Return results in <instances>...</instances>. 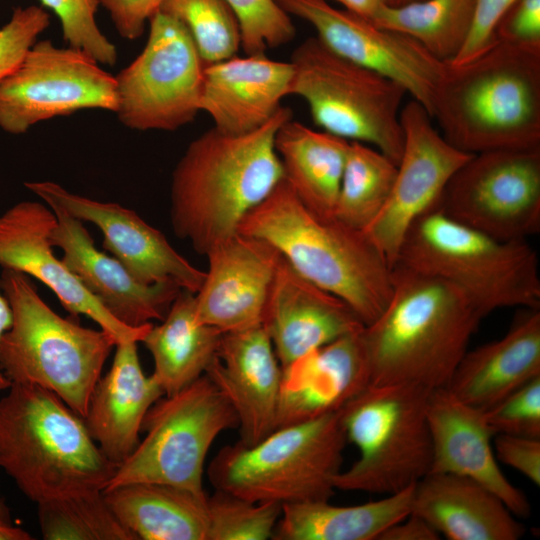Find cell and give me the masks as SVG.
Here are the masks:
<instances>
[{
	"label": "cell",
	"mask_w": 540,
	"mask_h": 540,
	"mask_svg": "<svg viewBox=\"0 0 540 540\" xmlns=\"http://www.w3.org/2000/svg\"><path fill=\"white\" fill-rule=\"evenodd\" d=\"M290 118L292 111L281 106L252 132L232 135L213 127L188 145L172 173L170 218L174 233L198 254L206 256L236 234L284 179L274 138Z\"/></svg>",
	"instance_id": "obj_1"
},
{
	"label": "cell",
	"mask_w": 540,
	"mask_h": 540,
	"mask_svg": "<svg viewBox=\"0 0 540 540\" xmlns=\"http://www.w3.org/2000/svg\"><path fill=\"white\" fill-rule=\"evenodd\" d=\"M482 319L457 286L395 264L391 297L362 330L370 383L447 387Z\"/></svg>",
	"instance_id": "obj_2"
},
{
	"label": "cell",
	"mask_w": 540,
	"mask_h": 540,
	"mask_svg": "<svg viewBox=\"0 0 540 540\" xmlns=\"http://www.w3.org/2000/svg\"><path fill=\"white\" fill-rule=\"evenodd\" d=\"M238 232L270 243L300 275L348 304L365 326L391 297L392 267L366 233L315 214L284 179Z\"/></svg>",
	"instance_id": "obj_3"
},
{
	"label": "cell",
	"mask_w": 540,
	"mask_h": 540,
	"mask_svg": "<svg viewBox=\"0 0 540 540\" xmlns=\"http://www.w3.org/2000/svg\"><path fill=\"white\" fill-rule=\"evenodd\" d=\"M432 118L466 153L540 148V52L497 42L469 62L446 63Z\"/></svg>",
	"instance_id": "obj_4"
},
{
	"label": "cell",
	"mask_w": 540,
	"mask_h": 540,
	"mask_svg": "<svg viewBox=\"0 0 540 540\" xmlns=\"http://www.w3.org/2000/svg\"><path fill=\"white\" fill-rule=\"evenodd\" d=\"M117 466L52 391L11 383L0 399V467L30 500L103 491Z\"/></svg>",
	"instance_id": "obj_5"
},
{
	"label": "cell",
	"mask_w": 540,
	"mask_h": 540,
	"mask_svg": "<svg viewBox=\"0 0 540 540\" xmlns=\"http://www.w3.org/2000/svg\"><path fill=\"white\" fill-rule=\"evenodd\" d=\"M0 288L12 311L0 339L2 372L11 383L52 391L84 418L115 339L57 314L22 272L2 269Z\"/></svg>",
	"instance_id": "obj_6"
},
{
	"label": "cell",
	"mask_w": 540,
	"mask_h": 540,
	"mask_svg": "<svg viewBox=\"0 0 540 540\" xmlns=\"http://www.w3.org/2000/svg\"><path fill=\"white\" fill-rule=\"evenodd\" d=\"M395 264L460 288L480 314L540 309L539 262L527 240H500L460 223L439 207L409 229Z\"/></svg>",
	"instance_id": "obj_7"
},
{
	"label": "cell",
	"mask_w": 540,
	"mask_h": 540,
	"mask_svg": "<svg viewBox=\"0 0 540 540\" xmlns=\"http://www.w3.org/2000/svg\"><path fill=\"white\" fill-rule=\"evenodd\" d=\"M347 442L340 412L275 429L254 445L221 448L207 474L215 489L255 502L329 501Z\"/></svg>",
	"instance_id": "obj_8"
},
{
	"label": "cell",
	"mask_w": 540,
	"mask_h": 540,
	"mask_svg": "<svg viewBox=\"0 0 540 540\" xmlns=\"http://www.w3.org/2000/svg\"><path fill=\"white\" fill-rule=\"evenodd\" d=\"M431 391L411 383H370L339 410L346 439L359 457L336 476V489L390 495L430 473Z\"/></svg>",
	"instance_id": "obj_9"
},
{
	"label": "cell",
	"mask_w": 540,
	"mask_h": 540,
	"mask_svg": "<svg viewBox=\"0 0 540 540\" xmlns=\"http://www.w3.org/2000/svg\"><path fill=\"white\" fill-rule=\"evenodd\" d=\"M290 63V94L306 101L318 127L371 144L398 164L404 145L401 103L407 93L400 84L339 56L317 36L299 44Z\"/></svg>",
	"instance_id": "obj_10"
},
{
	"label": "cell",
	"mask_w": 540,
	"mask_h": 540,
	"mask_svg": "<svg viewBox=\"0 0 540 540\" xmlns=\"http://www.w3.org/2000/svg\"><path fill=\"white\" fill-rule=\"evenodd\" d=\"M237 427L231 404L204 374L151 406L142 423L144 439L117 466L103 491L152 482L206 495L203 473L210 447L223 431Z\"/></svg>",
	"instance_id": "obj_11"
},
{
	"label": "cell",
	"mask_w": 540,
	"mask_h": 540,
	"mask_svg": "<svg viewBox=\"0 0 540 540\" xmlns=\"http://www.w3.org/2000/svg\"><path fill=\"white\" fill-rule=\"evenodd\" d=\"M149 22L143 50L115 76V113L130 129L175 131L200 111L205 64L181 21L158 11Z\"/></svg>",
	"instance_id": "obj_12"
},
{
	"label": "cell",
	"mask_w": 540,
	"mask_h": 540,
	"mask_svg": "<svg viewBox=\"0 0 540 540\" xmlns=\"http://www.w3.org/2000/svg\"><path fill=\"white\" fill-rule=\"evenodd\" d=\"M439 208L500 240L540 231V148L473 154L448 182Z\"/></svg>",
	"instance_id": "obj_13"
},
{
	"label": "cell",
	"mask_w": 540,
	"mask_h": 540,
	"mask_svg": "<svg viewBox=\"0 0 540 540\" xmlns=\"http://www.w3.org/2000/svg\"><path fill=\"white\" fill-rule=\"evenodd\" d=\"M83 109L116 112L115 76L83 51L36 41L0 82V128L23 134L33 125Z\"/></svg>",
	"instance_id": "obj_14"
},
{
	"label": "cell",
	"mask_w": 540,
	"mask_h": 540,
	"mask_svg": "<svg viewBox=\"0 0 540 540\" xmlns=\"http://www.w3.org/2000/svg\"><path fill=\"white\" fill-rule=\"evenodd\" d=\"M404 145L389 197L364 230L389 265H395L412 225L439 207L454 173L473 155L451 145L414 99L401 109Z\"/></svg>",
	"instance_id": "obj_15"
},
{
	"label": "cell",
	"mask_w": 540,
	"mask_h": 540,
	"mask_svg": "<svg viewBox=\"0 0 540 540\" xmlns=\"http://www.w3.org/2000/svg\"><path fill=\"white\" fill-rule=\"evenodd\" d=\"M288 14L311 24L333 52L400 84L432 117L433 101L446 63L404 34L372 22L327 0H275Z\"/></svg>",
	"instance_id": "obj_16"
},
{
	"label": "cell",
	"mask_w": 540,
	"mask_h": 540,
	"mask_svg": "<svg viewBox=\"0 0 540 540\" xmlns=\"http://www.w3.org/2000/svg\"><path fill=\"white\" fill-rule=\"evenodd\" d=\"M25 186L45 203H55L82 222L96 225L103 234L104 248L139 282L174 283L194 294L202 286L205 272L133 210L74 194L50 181L26 182Z\"/></svg>",
	"instance_id": "obj_17"
},
{
	"label": "cell",
	"mask_w": 540,
	"mask_h": 540,
	"mask_svg": "<svg viewBox=\"0 0 540 540\" xmlns=\"http://www.w3.org/2000/svg\"><path fill=\"white\" fill-rule=\"evenodd\" d=\"M55 223L52 209L46 203L36 201L19 202L1 214L2 269L16 270L36 278L53 291L72 317H89L117 344L142 342L152 323L140 327L121 323L85 288L64 261L54 255L49 235Z\"/></svg>",
	"instance_id": "obj_18"
},
{
	"label": "cell",
	"mask_w": 540,
	"mask_h": 540,
	"mask_svg": "<svg viewBox=\"0 0 540 540\" xmlns=\"http://www.w3.org/2000/svg\"><path fill=\"white\" fill-rule=\"evenodd\" d=\"M208 271L195 294L197 320L222 333L262 324L281 254L267 241L240 232L207 254Z\"/></svg>",
	"instance_id": "obj_19"
},
{
	"label": "cell",
	"mask_w": 540,
	"mask_h": 540,
	"mask_svg": "<svg viewBox=\"0 0 540 540\" xmlns=\"http://www.w3.org/2000/svg\"><path fill=\"white\" fill-rule=\"evenodd\" d=\"M56 216L50 231L52 246L85 288L121 323L140 327L162 321L181 289L174 283L143 284L114 257L99 251L81 220L55 203H46Z\"/></svg>",
	"instance_id": "obj_20"
},
{
	"label": "cell",
	"mask_w": 540,
	"mask_h": 540,
	"mask_svg": "<svg viewBox=\"0 0 540 540\" xmlns=\"http://www.w3.org/2000/svg\"><path fill=\"white\" fill-rule=\"evenodd\" d=\"M262 325L281 368L365 326L348 304L308 281L282 255Z\"/></svg>",
	"instance_id": "obj_21"
},
{
	"label": "cell",
	"mask_w": 540,
	"mask_h": 540,
	"mask_svg": "<svg viewBox=\"0 0 540 540\" xmlns=\"http://www.w3.org/2000/svg\"><path fill=\"white\" fill-rule=\"evenodd\" d=\"M205 375L234 409L241 443L254 445L275 430L282 368L262 324L223 333Z\"/></svg>",
	"instance_id": "obj_22"
},
{
	"label": "cell",
	"mask_w": 540,
	"mask_h": 540,
	"mask_svg": "<svg viewBox=\"0 0 540 540\" xmlns=\"http://www.w3.org/2000/svg\"><path fill=\"white\" fill-rule=\"evenodd\" d=\"M426 413L432 442L430 473L472 479L495 493L516 517H528L531 506L527 496L497 464L491 442L494 433L484 411L444 387L430 392Z\"/></svg>",
	"instance_id": "obj_23"
},
{
	"label": "cell",
	"mask_w": 540,
	"mask_h": 540,
	"mask_svg": "<svg viewBox=\"0 0 540 540\" xmlns=\"http://www.w3.org/2000/svg\"><path fill=\"white\" fill-rule=\"evenodd\" d=\"M363 328L282 368L275 429L339 411L370 384Z\"/></svg>",
	"instance_id": "obj_24"
},
{
	"label": "cell",
	"mask_w": 540,
	"mask_h": 540,
	"mask_svg": "<svg viewBox=\"0 0 540 540\" xmlns=\"http://www.w3.org/2000/svg\"><path fill=\"white\" fill-rule=\"evenodd\" d=\"M293 67L265 53L233 56L204 67L199 109L220 132L240 135L269 121L290 95Z\"/></svg>",
	"instance_id": "obj_25"
},
{
	"label": "cell",
	"mask_w": 540,
	"mask_h": 540,
	"mask_svg": "<svg viewBox=\"0 0 540 540\" xmlns=\"http://www.w3.org/2000/svg\"><path fill=\"white\" fill-rule=\"evenodd\" d=\"M137 343L116 345L110 370L96 383L83 418L100 450L116 465L136 449L145 415L164 396L157 380L143 372Z\"/></svg>",
	"instance_id": "obj_26"
},
{
	"label": "cell",
	"mask_w": 540,
	"mask_h": 540,
	"mask_svg": "<svg viewBox=\"0 0 540 540\" xmlns=\"http://www.w3.org/2000/svg\"><path fill=\"white\" fill-rule=\"evenodd\" d=\"M539 376L540 309L521 308L502 338L466 351L446 388L485 411Z\"/></svg>",
	"instance_id": "obj_27"
},
{
	"label": "cell",
	"mask_w": 540,
	"mask_h": 540,
	"mask_svg": "<svg viewBox=\"0 0 540 540\" xmlns=\"http://www.w3.org/2000/svg\"><path fill=\"white\" fill-rule=\"evenodd\" d=\"M410 513L449 540H518L526 531L495 493L449 473H428L415 484Z\"/></svg>",
	"instance_id": "obj_28"
},
{
	"label": "cell",
	"mask_w": 540,
	"mask_h": 540,
	"mask_svg": "<svg viewBox=\"0 0 540 540\" xmlns=\"http://www.w3.org/2000/svg\"><path fill=\"white\" fill-rule=\"evenodd\" d=\"M103 493L137 540H206L207 494L152 482L129 483Z\"/></svg>",
	"instance_id": "obj_29"
},
{
	"label": "cell",
	"mask_w": 540,
	"mask_h": 540,
	"mask_svg": "<svg viewBox=\"0 0 540 540\" xmlns=\"http://www.w3.org/2000/svg\"><path fill=\"white\" fill-rule=\"evenodd\" d=\"M349 142L292 118L276 131L274 147L284 180L301 202L321 217H334Z\"/></svg>",
	"instance_id": "obj_30"
},
{
	"label": "cell",
	"mask_w": 540,
	"mask_h": 540,
	"mask_svg": "<svg viewBox=\"0 0 540 540\" xmlns=\"http://www.w3.org/2000/svg\"><path fill=\"white\" fill-rule=\"evenodd\" d=\"M414 486L353 506L329 501L282 505L274 540H378L411 512Z\"/></svg>",
	"instance_id": "obj_31"
},
{
	"label": "cell",
	"mask_w": 540,
	"mask_h": 540,
	"mask_svg": "<svg viewBox=\"0 0 540 540\" xmlns=\"http://www.w3.org/2000/svg\"><path fill=\"white\" fill-rule=\"evenodd\" d=\"M222 332L197 320L195 294L181 290L159 325L142 342L154 361L152 376L172 395L205 374L217 354Z\"/></svg>",
	"instance_id": "obj_32"
},
{
	"label": "cell",
	"mask_w": 540,
	"mask_h": 540,
	"mask_svg": "<svg viewBox=\"0 0 540 540\" xmlns=\"http://www.w3.org/2000/svg\"><path fill=\"white\" fill-rule=\"evenodd\" d=\"M473 0H421L383 5L372 23L411 37L438 60L449 63L463 47L472 25Z\"/></svg>",
	"instance_id": "obj_33"
},
{
	"label": "cell",
	"mask_w": 540,
	"mask_h": 540,
	"mask_svg": "<svg viewBox=\"0 0 540 540\" xmlns=\"http://www.w3.org/2000/svg\"><path fill=\"white\" fill-rule=\"evenodd\" d=\"M397 165L374 147L350 141L334 217L364 231L384 207Z\"/></svg>",
	"instance_id": "obj_34"
},
{
	"label": "cell",
	"mask_w": 540,
	"mask_h": 540,
	"mask_svg": "<svg viewBox=\"0 0 540 540\" xmlns=\"http://www.w3.org/2000/svg\"><path fill=\"white\" fill-rule=\"evenodd\" d=\"M46 540H137L117 519L103 491L38 503Z\"/></svg>",
	"instance_id": "obj_35"
},
{
	"label": "cell",
	"mask_w": 540,
	"mask_h": 540,
	"mask_svg": "<svg viewBox=\"0 0 540 540\" xmlns=\"http://www.w3.org/2000/svg\"><path fill=\"white\" fill-rule=\"evenodd\" d=\"M159 11L185 25L205 65L236 56L240 28L225 0H165Z\"/></svg>",
	"instance_id": "obj_36"
},
{
	"label": "cell",
	"mask_w": 540,
	"mask_h": 540,
	"mask_svg": "<svg viewBox=\"0 0 540 540\" xmlns=\"http://www.w3.org/2000/svg\"><path fill=\"white\" fill-rule=\"evenodd\" d=\"M206 540L272 539L282 513V504L255 502L215 489L207 497Z\"/></svg>",
	"instance_id": "obj_37"
},
{
	"label": "cell",
	"mask_w": 540,
	"mask_h": 540,
	"mask_svg": "<svg viewBox=\"0 0 540 540\" xmlns=\"http://www.w3.org/2000/svg\"><path fill=\"white\" fill-rule=\"evenodd\" d=\"M240 28L241 47L247 55L265 53L289 43L295 27L275 0H225Z\"/></svg>",
	"instance_id": "obj_38"
},
{
	"label": "cell",
	"mask_w": 540,
	"mask_h": 540,
	"mask_svg": "<svg viewBox=\"0 0 540 540\" xmlns=\"http://www.w3.org/2000/svg\"><path fill=\"white\" fill-rule=\"evenodd\" d=\"M58 17L63 39L70 47L88 54L99 64L113 66L117 49L100 31L95 15L99 0H40Z\"/></svg>",
	"instance_id": "obj_39"
},
{
	"label": "cell",
	"mask_w": 540,
	"mask_h": 540,
	"mask_svg": "<svg viewBox=\"0 0 540 540\" xmlns=\"http://www.w3.org/2000/svg\"><path fill=\"white\" fill-rule=\"evenodd\" d=\"M496 434L540 439V376L484 411Z\"/></svg>",
	"instance_id": "obj_40"
},
{
	"label": "cell",
	"mask_w": 540,
	"mask_h": 540,
	"mask_svg": "<svg viewBox=\"0 0 540 540\" xmlns=\"http://www.w3.org/2000/svg\"><path fill=\"white\" fill-rule=\"evenodd\" d=\"M49 23V14L41 7L31 5L13 11L0 28V82L20 65Z\"/></svg>",
	"instance_id": "obj_41"
},
{
	"label": "cell",
	"mask_w": 540,
	"mask_h": 540,
	"mask_svg": "<svg viewBox=\"0 0 540 540\" xmlns=\"http://www.w3.org/2000/svg\"><path fill=\"white\" fill-rule=\"evenodd\" d=\"M497 42L540 52V0H515L495 27Z\"/></svg>",
	"instance_id": "obj_42"
},
{
	"label": "cell",
	"mask_w": 540,
	"mask_h": 540,
	"mask_svg": "<svg viewBox=\"0 0 540 540\" xmlns=\"http://www.w3.org/2000/svg\"><path fill=\"white\" fill-rule=\"evenodd\" d=\"M474 13L468 37L456 55L447 64L460 65L473 60L496 43L495 27L504 12L515 0H473Z\"/></svg>",
	"instance_id": "obj_43"
},
{
	"label": "cell",
	"mask_w": 540,
	"mask_h": 540,
	"mask_svg": "<svg viewBox=\"0 0 540 540\" xmlns=\"http://www.w3.org/2000/svg\"><path fill=\"white\" fill-rule=\"evenodd\" d=\"M495 456L504 464L540 485V439L496 434Z\"/></svg>",
	"instance_id": "obj_44"
},
{
	"label": "cell",
	"mask_w": 540,
	"mask_h": 540,
	"mask_svg": "<svg viewBox=\"0 0 540 540\" xmlns=\"http://www.w3.org/2000/svg\"><path fill=\"white\" fill-rule=\"evenodd\" d=\"M165 0H99L110 14L120 36L127 40L139 38L145 24L157 13Z\"/></svg>",
	"instance_id": "obj_45"
},
{
	"label": "cell",
	"mask_w": 540,
	"mask_h": 540,
	"mask_svg": "<svg viewBox=\"0 0 540 540\" xmlns=\"http://www.w3.org/2000/svg\"><path fill=\"white\" fill-rule=\"evenodd\" d=\"M440 534L423 518L410 513L387 528L378 540H439Z\"/></svg>",
	"instance_id": "obj_46"
},
{
	"label": "cell",
	"mask_w": 540,
	"mask_h": 540,
	"mask_svg": "<svg viewBox=\"0 0 540 540\" xmlns=\"http://www.w3.org/2000/svg\"><path fill=\"white\" fill-rule=\"evenodd\" d=\"M342 4L346 10L372 22L378 10L387 0H332Z\"/></svg>",
	"instance_id": "obj_47"
},
{
	"label": "cell",
	"mask_w": 540,
	"mask_h": 540,
	"mask_svg": "<svg viewBox=\"0 0 540 540\" xmlns=\"http://www.w3.org/2000/svg\"><path fill=\"white\" fill-rule=\"evenodd\" d=\"M12 324V311L8 300L0 293V339ZM11 382L0 368V391L10 387Z\"/></svg>",
	"instance_id": "obj_48"
},
{
	"label": "cell",
	"mask_w": 540,
	"mask_h": 540,
	"mask_svg": "<svg viewBox=\"0 0 540 540\" xmlns=\"http://www.w3.org/2000/svg\"><path fill=\"white\" fill-rule=\"evenodd\" d=\"M33 537L25 530L15 527L11 522L0 520V540H31Z\"/></svg>",
	"instance_id": "obj_49"
},
{
	"label": "cell",
	"mask_w": 540,
	"mask_h": 540,
	"mask_svg": "<svg viewBox=\"0 0 540 540\" xmlns=\"http://www.w3.org/2000/svg\"><path fill=\"white\" fill-rule=\"evenodd\" d=\"M0 520L10 522V513L8 507L0 497Z\"/></svg>",
	"instance_id": "obj_50"
},
{
	"label": "cell",
	"mask_w": 540,
	"mask_h": 540,
	"mask_svg": "<svg viewBox=\"0 0 540 540\" xmlns=\"http://www.w3.org/2000/svg\"><path fill=\"white\" fill-rule=\"evenodd\" d=\"M416 1H421V0H387L386 4L389 6H401V5L409 4Z\"/></svg>",
	"instance_id": "obj_51"
}]
</instances>
